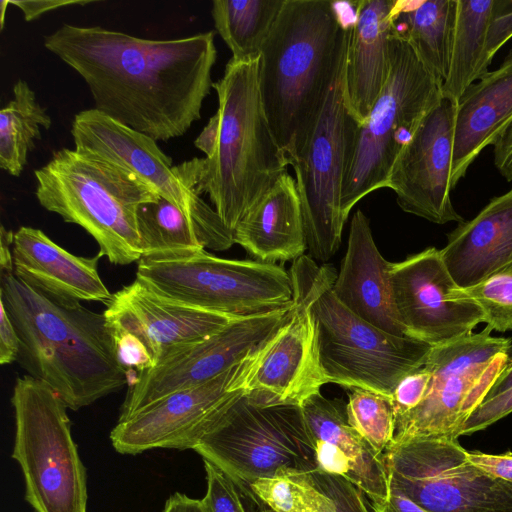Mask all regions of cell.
<instances>
[{
    "mask_svg": "<svg viewBox=\"0 0 512 512\" xmlns=\"http://www.w3.org/2000/svg\"><path fill=\"white\" fill-rule=\"evenodd\" d=\"M431 377V372L423 366L400 380L391 396L395 418L411 411L421 403L428 390Z\"/></svg>",
    "mask_w": 512,
    "mask_h": 512,
    "instance_id": "obj_38",
    "label": "cell"
},
{
    "mask_svg": "<svg viewBox=\"0 0 512 512\" xmlns=\"http://www.w3.org/2000/svg\"><path fill=\"white\" fill-rule=\"evenodd\" d=\"M9 0H2L0 1V9H1V14H0V17H1V20H0V25H1V30L3 29V26H4V18H5V11H6V8L7 6L9 5Z\"/></svg>",
    "mask_w": 512,
    "mask_h": 512,
    "instance_id": "obj_49",
    "label": "cell"
},
{
    "mask_svg": "<svg viewBox=\"0 0 512 512\" xmlns=\"http://www.w3.org/2000/svg\"><path fill=\"white\" fill-rule=\"evenodd\" d=\"M74 149L98 155L132 172L162 198L180 208L195 224L204 248L225 250L234 244L214 208L187 182L179 165L172 166L151 137L135 131L95 108L79 111L72 121Z\"/></svg>",
    "mask_w": 512,
    "mask_h": 512,
    "instance_id": "obj_14",
    "label": "cell"
},
{
    "mask_svg": "<svg viewBox=\"0 0 512 512\" xmlns=\"http://www.w3.org/2000/svg\"><path fill=\"white\" fill-rule=\"evenodd\" d=\"M12 457L25 480V498L34 512H87L86 470L72 439L62 400L29 375L16 379Z\"/></svg>",
    "mask_w": 512,
    "mask_h": 512,
    "instance_id": "obj_9",
    "label": "cell"
},
{
    "mask_svg": "<svg viewBox=\"0 0 512 512\" xmlns=\"http://www.w3.org/2000/svg\"><path fill=\"white\" fill-rule=\"evenodd\" d=\"M234 243L258 261L296 260L307 248L295 179L287 172L266 191L233 231Z\"/></svg>",
    "mask_w": 512,
    "mask_h": 512,
    "instance_id": "obj_27",
    "label": "cell"
},
{
    "mask_svg": "<svg viewBox=\"0 0 512 512\" xmlns=\"http://www.w3.org/2000/svg\"><path fill=\"white\" fill-rule=\"evenodd\" d=\"M495 0H456L449 70L442 97L458 103L466 89L488 72L492 59L487 30Z\"/></svg>",
    "mask_w": 512,
    "mask_h": 512,
    "instance_id": "obj_28",
    "label": "cell"
},
{
    "mask_svg": "<svg viewBox=\"0 0 512 512\" xmlns=\"http://www.w3.org/2000/svg\"><path fill=\"white\" fill-rule=\"evenodd\" d=\"M467 461L486 475L512 483V454H488L466 451Z\"/></svg>",
    "mask_w": 512,
    "mask_h": 512,
    "instance_id": "obj_41",
    "label": "cell"
},
{
    "mask_svg": "<svg viewBox=\"0 0 512 512\" xmlns=\"http://www.w3.org/2000/svg\"><path fill=\"white\" fill-rule=\"evenodd\" d=\"M12 257L15 277L53 301H96L107 306L112 299L98 272L99 254L76 256L40 229L20 227L14 233Z\"/></svg>",
    "mask_w": 512,
    "mask_h": 512,
    "instance_id": "obj_22",
    "label": "cell"
},
{
    "mask_svg": "<svg viewBox=\"0 0 512 512\" xmlns=\"http://www.w3.org/2000/svg\"><path fill=\"white\" fill-rule=\"evenodd\" d=\"M451 297L476 303L484 313V322L492 330H512V261L472 286L456 287Z\"/></svg>",
    "mask_w": 512,
    "mask_h": 512,
    "instance_id": "obj_35",
    "label": "cell"
},
{
    "mask_svg": "<svg viewBox=\"0 0 512 512\" xmlns=\"http://www.w3.org/2000/svg\"><path fill=\"white\" fill-rule=\"evenodd\" d=\"M177 449L195 450L243 488L261 478L318 469L301 406L257 404L244 390L207 417Z\"/></svg>",
    "mask_w": 512,
    "mask_h": 512,
    "instance_id": "obj_6",
    "label": "cell"
},
{
    "mask_svg": "<svg viewBox=\"0 0 512 512\" xmlns=\"http://www.w3.org/2000/svg\"><path fill=\"white\" fill-rule=\"evenodd\" d=\"M512 37V0H495L487 30V49L491 59Z\"/></svg>",
    "mask_w": 512,
    "mask_h": 512,
    "instance_id": "obj_40",
    "label": "cell"
},
{
    "mask_svg": "<svg viewBox=\"0 0 512 512\" xmlns=\"http://www.w3.org/2000/svg\"><path fill=\"white\" fill-rule=\"evenodd\" d=\"M460 288L472 286L512 261V187L471 220L458 223L440 250Z\"/></svg>",
    "mask_w": 512,
    "mask_h": 512,
    "instance_id": "obj_26",
    "label": "cell"
},
{
    "mask_svg": "<svg viewBox=\"0 0 512 512\" xmlns=\"http://www.w3.org/2000/svg\"><path fill=\"white\" fill-rule=\"evenodd\" d=\"M339 2L285 0L259 54L258 82L270 129L289 165L307 147L345 54Z\"/></svg>",
    "mask_w": 512,
    "mask_h": 512,
    "instance_id": "obj_2",
    "label": "cell"
},
{
    "mask_svg": "<svg viewBox=\"0 0 512 512\" xmlns=\"http://www.w3.org/2000/svg\"><path fill=\"white\" fill-rule=\"evenodd\" d=\"M285 0H214L215 28L232 52V59L257 57Z\"/></svg>",
    "mask_w": 512,
    "mask_h": 512,
    "instance_id": "obj_32",
    "label": "cell"
},
{
    "mask_svg": "<svg viewBox=\"0 0 512 512\" xmlns=\"http://www.w3.org/2000/svg\"><path fill=\"white\" fill-rule=\"evenodd\" d=\"M136 279L172 301L234 318L293 303L291 277L281 266L219 258L205 249L175 259L141 258Z\"/></svg>",
    "mask_w": 512,
    "mask_h": 512,
    "instance_id": "obj_10",
    "label": "cell"
},
{
    "mask_svg": "<svg viewBox=\"0 0 512 512\" xmlns=\"http://www.w3.org/2000/svg\"><path fill=\"white\" fill-rule=\"evenodd\" d=\"M0 307V364L5 365L17 361L20 340L5 307Z\"/></svg>",
    "mask_w": 512,
    "mask_h": 512,
    "instance_id": "obj_42",
    "label": "cell"
},
{
    "mask_svg": "<svg viewBox=\"0 0 512 512\" xmlns=\"http://www.w3.org/2000/svg\"><path fill=\"white\" fill-rule=\"evenodd\" d=\"M494 165L501 176L512 182V121L493 142Z\"/></svg>",
    "mask_w": 512,
    "mask_h": 512,
    "instance_id": "obj_43",
    "label": "cell"
},
{
    "mask_svg": "<svg viewBox=\"0 0 512 512\" xmlns=\"http://www.w3.org/2000/svg\"><path fill=\"white\" fill-rule=\"evenodd\" d=\"M512 121V50L500 66L470 85L457 103L450 184Z\"/></svg>",
    "mask_w": 512,
    "mask_h": 512,
    "instance_id": "obj_25",
    "label": "cell"
},
{
    "mask_svg": "<svg viewBox=\"0 0 512 512\" xmlns=\"http://www.w3.org/2000/svg\"><path fill=\"white\" fill-rule=\"evenodd\" d=\"M456 109L442 97L397 157L388 181L403 211L435 224L464 221L450 196Z\"/></svg>",
    "mask_w": 512,
    "mask_h": 512,
    "instance_id": "obj_18",
    "label": "cell"
},
{
    "mask_svg": "<svg viewBox=\"0 0 512 512\" xmlns=\"http://www.w3.org/2000/svg\"><path fill=\"white\" fill-rule=\"evenodd\" d=\"M399 1H352L354 16L347 28L343 95L359 126L368 119L388 77L390 38Z\"/></svg>",
    "mask_w": 512,
    "mask_h": 512,
    "instance_id": "obj_23",
    "label": "cell"
},
{
    "mask_svg": "<svg viewBox=\"0 0 512 512\" xmlns=\"http://www.w3.org/2000/svg\"><path fill=\"white\" fill-rule=\"evenodd\" d=\"M510 389H512V363L495 380L483 401L494 398Z\"/></svg>",
    "mask_w": 512,
    "mask_h": 512,
    "instance_id": "obj_48",
    "label": "cell"
},
{
    "mask_svg": "<svg viewBox=\"0 0 512 512\" xmlns=\"http://www.w3.org/2000/svg\"><path fill=\"white\" fill-rule=\"evenodd\" d=\"M372 512H429L407 497L391 491L382 503H371Z\"/></svg>",
    "mask_w": 512,
    "mask_h": 512,
    "instance_id": "obj_45",
    "label": "cell"
},
{
    "mask_svg": "<svg viewBox=\"0 0 512 512\" xmlns=\"http://www.w3.org/2000/svg\"><path fill=\"white\" fill-rule=\"evenodd\" d=\"M258 67L259 56L228 61L212 85L218 109L194 141L205 157L183 162L196 192L208 195L232 232L289 166L264 112Z\"/></svg>",
    "mask_w": 512,
    "mask_h": 512,
    "instance_id": "obj_3",
    "label": "cell"
},
{
    "mask_svg": "<svg viewBox=\"0 0 512 512\" xmlns=\"http://www.w3.org/2000/svg\"><path fill=\"white\" fill-rule=\"evenodd\" d=\"M203 461L207 489L202 502L208 512H261L262 504L249 489L241 488L213 463Z\"/></svg>",
    "mask_w": 512,
    "mask_h": 512,
    "instance_id": "obj_36",
    "label": "cell"
},
{
    "mask_svg": "<svg viewBox=\"0 0 512 512\" xmlns=\"http://www.w3.org/2000/svg\"><path fill=\"white\" fill-rule=\"evenodd\" d=\"M0 303L19 336L17 362L67 408L78 410L127 384L103 313L53 301L14 273L0 274Z\"/></svg>",
    "mask_w": 512,
    "mask_h": 512,
    "instance_id": "obj_4",
    "label": "cell"
},
{
    "mask_svg": "<svg viewBox=\"0 0 512 512\" xmlns=\"http://www.w3.org/2000/svg\"><path fill=\"white\" fill-rule=\"evenodd\" d=\"M391 263L378 250L369 219L357 210L351 219L348 246L332 291L359 318L386 333L405 336L392 299Z\"/></svg>",
    "mask_w": 512,
    "mask_h": 512,
    "instance_id": "obj_24",
    "label": "cell"
},
{
    "mask_svg": "<svg viewBox=\"0 0 512 512\" xmlns=\"http://www.w3.org/2000/svg\"><path fill=\"white\" fill-rule=\"evenodd\" d=\"M337 274L332 264L308 258L310 309L325 382L391 398L403 377L425 365L433 346L386 333L352 313L332 291Z\"/></svg>",
    "mask_w": 512,
    "mask_h": 512,
    "instance_id": "obj_7",
    "label": "cell"
},
{
    "mask_svg": "<svg viewBox=\"0 0 512 512\" xmlns=\"http://www.w3.org/2000/svg\"><path fill=\"white\" fill-rule=\"evenodd\" d=\"M308 256L289 270L293 303L282 326L264 344L244 386L245 395L262 405H299L326 384L319 362L317 332L311 313Z\"/></svg>",
    "mask_w": 512,
    "mask_h": 512,
    "instance_id": "obj_16",
    "label": "cell"
},
{
    "mask_svg": "<svg viewBox=\"0 0 512 512\" xmlns=\"http://www.w3.org/2000/svg\"><path fill=\"white\" fill-rule=\"evenodd\" d=\"M141 258L153 260L190 256L205 249L193 221L161 196L137 208Z\"/></svg>",
    "mask_w": 512,
    "mask_h": 512,
    "instance_id": "obj_30",
    "label": "cell"
},
{
    "mask_svg": "<svg viewBox=\"0 0 512 512\" xmlns=\"http://www.w3.org/2000/svg\"><path fill=\"white\" fill-rule=\"evenodd\" d=\"M301 409L313 439L318 470L340 476L361 489L371 503L391 493L384 453L376 451L349 423L346 403L320 392Z\"/></svg>",
    "mask_w": 512,
    "mask_h": 512,
    "instance_id": "obj_21",
    "label": "cell"
},
{
    "mask_svg": "<svg viewBox=\"0 0 512 512\" xmlns=\"http://www.w3.org/2000/svg\"><path fill=\"white\" fill-rule=\"evenodd\" d=\"M384 456L391 491L429 512H512V483L471 465L458 439L393 441Z\"/></svg>",
    "mask_w": 512,
    "mask_h": 512,
    "instance_id": "obj_12",
    "label": "cell"
},
{
    "mask_svg": "<svg viewBox=\"0 0 512 512\" xmlns=\"http://www.w3.org/2000/svg\"><path fill=\"white\" fill-rule=\"evenodd\" d=\"M103 314L108 326L123 329L140 340L156 366L234 319L172 301L137 279L113 294Z\"/></svg>",
    "mask_w": 512,
    "mask_h": 512,
    "instance_id": "obj_20",
    "label": "cell"
},
{
    "mask_svg": "<svg viewBox=\"0 0 512 512\" xmlns=\"http://www.w3.org/2000/svg\"><path fill=\"white\" fill-rule=\"evenodd\" d=\"M290 307L234 318L216 333L137 373L118 422L172 393L202 385L244 361L282 326Z\"/></svg>",
    "mask_w": 512,
    "mask_h": 512,
    "instance_id": "obj_15",
    "label": "cell"
},
{
    "mask_svg": "<svg viewBox=\"0 0 512 512\" xmlns=\"http://www.w3.org/2000/svg\"><path fill=\"white\" fill-rule=\"evenodd\" d=\"M246 488L273 512H336L332 499L311 480L309 473L261 478Z\"/></svg>",
    "mask_w": 512,
    "mask_h": 512,
    "instance_id": "obj_33",
    "label": "cell"
},
{
    "mask_svg": "<svg viewBox=\"0 0 512 512\" xmlns=\"http://www.w3.org/2000/svg\"><path fill=\"white\" fill-rule=\"evenodd\" d=\"M34 175L39 204L82 227L101 257L116 265L141 259L137 208L160 197L149 185L122 166L69 148L54 151Z\"/></svg>",
    "mask_w": 512,
    "mask_h": 512,
    "instance_id": "obj_5",
    "label": "cell"
},
{
    "mask_svg": "<svg viewBox=\"0 0 512 512\" xmlns=\"http://www.w3.org/2000/svg\"><path fill=\"white\" fill-rule=\"evenodd\" d=\"M12 93V100L0 111V168L17 177L41 138L40 128L48 130L52 120L25 80L15 82Z\"/></svg>",
    "mask_w": 512,
    "mask_h": 512,
    "instance_id": "obj_31",
    "label": "cell"
},
{
    "mask_svg": "<svg viewBox=\"0 0 512 512\" xmlns=\"http://www.w3.org/2000/svg\"><path fill=\"white\" fill-rule=\"evenodd\" d=\"M311 480L333 501L336 512H372L364 492L348 480L320 470L309 473ZM261 512H273L262 505Z\"/></svg>",
    "mask_w": 512,
    "mask_h": 512,
    "instance_id": "obj_37",
    "label": "cell"
},
{
    "mask_svg": "<svg viewBox=\"0 0 512 512\" xmlns=\"http://www.w3.org/2000/svg\"><path fill=\"white\" fill-rule=\"evenodd\" d=\"M92 1H64V0H22V1H12L9 0L11 5L18 7L24 15V19L26 21L35 20L47 12L52 10H56L58 8H62L70 5H85L91 3Z\"/></svg>",
    "mask_w": 512,
    "mask_h": 512,
    "instance_id": "obj_44",
    "label": "cell"
},
{
    "mask_svg": "<svg viewBox=\"0 0 512 512\" xmlns=\"http://www.w3.org/2000/svg\"><path fill=\"white\" fill-rule=\"evenodd\" d=\"M345 54L312 137L302 155L291 164L302 208L306 245L310 255L323 262L329 260L341 244L345 223L341 190L359 127L344 101Z\"/></svg>",
    "mask_w": 512,
    "mask_h": 512,
    "instance_id": "obj_13",
    "label": "cell"
},
{
    "mask_svg": "<svg viewBox=\"0 0 512 512\" xmlns=\"http://www.w3.org/2000/svg\"><path fill=\"white\" fill-rule=\"evenodd\" d=\"M350 425L378 452L394 441L395 410L390 397L362 388H352L346 403Z\"/></svg>",
    "mask_w": 512,
    "mask_h": 512,
    "instance_id": "obj_34",
    "label": "cell"
},
{
    "mask_svg": "<svg viewBox=\"0 0 512 512\" xmlns=\"http://www.w3.org/2000/svg\"><path fill=\"white\" fill-rule=\"evenodd\" d=\"M486 326L447 344L433 346L424 367L432 374L421 403L395 418L394 441L458 439L471 413L512 363L510 338L493 337Z\"/></svg>",
    "mask_w": 512,
    "mask_h": 512,
    "instance_id": "obj_11",
    "label": "cell"
},
{
    "mask_svg": "<svg viewBox=\"0 0 512 512\" xmlns=\"http://www.w3.org/2000/svg\"><path fill=\"white\" fill-rule=\"evenodd\" d=\"M455 17L456 0H400L393 21L394 30L442 81L449 70Z\"/></svg>",
    "mask_w": 512,
    "mask_h": 512,
    "instance_id": "obj_29",
    "label": "cell"
},
{
    "mask_svg": "<svg viewBox=\"0 0 512 512\" xmlns=\"http://www.w3.org/2000/svg\"><path fill=\"white\" fill-rule=\"evenodd\" d=\"M512 413V389L481 402L462 426L459 436L481 431Z\"/></svg>",
    "mask_w": 512,
    "mask_h": 512,
    "instance_id": "obj_39",
    "label": "cell"
},
{
    "mask_svg": "<svg viewBox=\"0 0 512 512\" xmlns=\"http://www.w3.org/2000/svg\"><path fill=\"white\" fill-rule=\"evenodd\" d=\"M43 43L82 77L96 110L155 141L184 135L213 88L212 31L154 40L63 24Z\"/></svg>",
    "mask_w": 512,
    "mask_h": 512,
    "instance_id": "obj_1",
    "label": "cell"
},
{
    "mask_svg": "<svg viewBox=\"0 0 512 512\" xmlns=\"http://www.w3.org/2000/svg\"><path fill=\"white\" fill-rule=\"evenodd\" d=\"M0 270L1 273H14L12 245L14 233L1 226L0 233Z\"/></svg>",
    "mask_w": 512,
    "mask_h": 512,
    "instance_id": "obj_47",
    "label": "cell"
},
{
    "mask_svg": "<svg viewBox=\"0 0 512 512\" xmlns=\"http://www.w3.org/2000/svg\"><path fill=\"white\" fill-rule=\"evenodd\" d=\"M386 83L368 119L358 127L341 190L346 222L363 197L388 187L392 167L424 117L442 99L443 81L393 27Z\"/></svg>",
    "mask_w": 512,
    "mask_h": 512,
    "instance_id": "obj_8",
    "label": "cell"
},
{
    "mask_svg": "<svg viewBox=\"0 0 512 512\" xmlns=\"http://www.w3.org/2000/svg\"><path fill=\"white\" fill-rule=\"evenodd\" d=\"M263 346L218 377L172 393L118 422L110 434L115 450L122 454H138L155 448L177 449L207 417L244 390Z\"/></svg>",
    "mask_w": 512,
    "mask_h": 512,
    "instance_id": "obj_19",
    "label": "cell"
},
{
    "mask_svg": "<svg viewBox=\"0 0 512 512\" xmlns=\"http://www.w3.org/2000/svg\"><path fill=\"white\" fill-rule=\"evenodd\" d=\"M162 512H208L202 499H193L182 493L171 495Z\"/></svg>",
    "mask_w": 512,
    "mask_h": 512,
    "instance_id": "obj_46",
    "label": "cell"
},
{
    "mask_svg": "<svg viewBox=\"0 0 512 512\" xmlns=\"http://www.w3.org/2000/svg\"><path fill=\"white\" fill-rule=\"evenodd\" d=\"M389 277L396 315L409 338L439 346L471 334L484 322L476 303L451 297L459 286L434 247L391 263Z\"/></svg>",
    "mask_w": 512,
    "mask_h": 512,
    "instance_id": "obj_17",
    "label": "cell"
}]
</instances>
